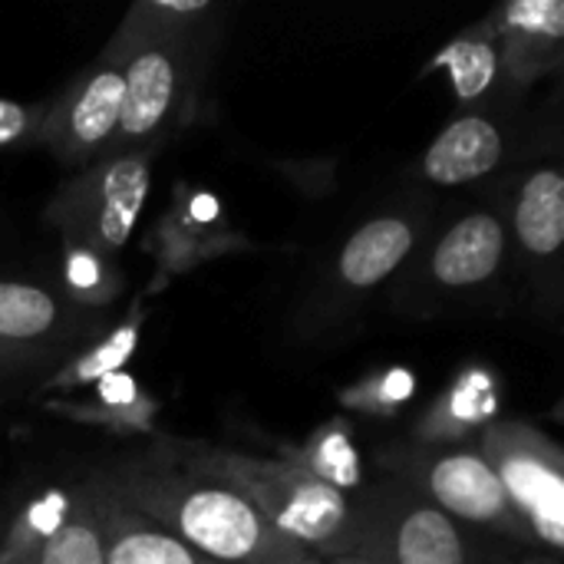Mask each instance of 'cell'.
<instances>
[{"label": "cell", "instance_id": "cell-9", "mask_svg": "<svg viewBox=\"0 0 564 564\" xmlns=\"http://www.w3.org/2000/svg\"><path fill=\"white\" fill-rule=\"evenodd\" d=\"M479 30L499 46V66H506L509 79L519 86H529L562 66V0H512L479 23Z\"/></svg>", "mask_w": 564, "mask_h": 564}, {"label": "cell", "instance_id": "cell-3", "mask_svg": "<svg viewBox=\"0 0 564 564\" xmlns=\"http://www.w3.org/2000/svg\"><path fill=\"white\" fill-rule=\"evenodd\" d=\"M165 456L175 466L208 476L238 492L278 532L314 552L321 562L354 555L357 506H350V499L321 473L288 459H258L231 449L185 443L165 449Z\"/></svg>", "mask_w": 564, "mask_h": 564}, {"label": "cell", "instance_id": "cell-1", "mask_svg": "<svg viewBox=\"0 0 564 564\" xmlns=\"http://www.w3.org/2000/svg\"><path fill=\"white\" fill-rule=\"evenodd\" d=\"M132 512L221 564H311L314 552L278 532L228 486L175 463H132L109 482Z\"/></svg>", "mask_w": 564, "mask_h": 564}, {"label": "cell", "instance_id": "cell-4", "mask_svg": "<svg viewBox=\"0 0 564 564\" xmlns=\"http://www.w3.org/2000/svg\"><path fill=\"white\" fill-rule=\"evenodd\" d=\"M152 185V149L102 159L66 182L50 202V221L96 254H116L129 241Z\"/></svg>", "mask_w": 564, "mask_h": 564}, {"label": "cell", "instance_id": "cell-11", "mask_svg": "<svg viewBox=\"0 0 564 564\" xmlns=\"http://www.w3.org/2000/svg\"><path fill=\"white\" fill-rule=\"evenodd\" d=\"M502 132L486 116H459L423 155V175L433 185H466L502 162Z\"/></svg>", "mask_w": 564, "mask_h": 564}, {"label": "cell", "instance_id": "cell-19", "mask_svg": "<svg viewBox=\"0 0 564 564\" xmlns=\"http://www.w3.org/2000/svg\"><path fill=\"white\" fill-rule=\"evenodd\" d=\"M324 564H380L373 558H364V555H340V558H327Z\"/></svg>", "mask_w": 564, "mask_h": 564}, {"label": "cell", "instance_id": "cell-8", "mask_svg": "<svg viewBox=\"0 0 564 564\" xmlns=\"http://www.w3.org/2000/svg\"><path fill=\"white\" fill-rule=\"evenodd\" d=\"M413 482L453 522H469L516 539H532L529 525L509 502L499 476L479 453L469 449L423 453L413 463Z\"/></svg>", "mask_w": 564, "mask_h": 564}, {"label": "cell", "instance_id": "cell-10", "mask_svg": "<svg viewBox=\"0 0 564 564\" xmlns=\"http://www.w3.org/2000/svg\"><path fill=\"white\" fill-rule=\"evenodd\" d=\"M96 502H99L106 564H221L188 549L185 542H178L145 516L132 512L109 492L96 496Z\"/></svg>", "mask_w": 564, "mask_h": 564}, {"label": "cell", "instance_id": "cell-15", "mask_svg": "<svg viewBox=\"0 0 564 564\" xmlns=\"http://www.w3.org/2000/svg\"><path fill=\"white\" fill-rule=\"evenodd\" d=\"M516 235L532 258L558 254L564 241V178L558 169H539L525 178L516 202Z\"/></svg>", "mask_w": 564, "mask_h": 564}, {"label": "cell", "instance_id": "cell-13", "mask_svg": "<svg viewBox=\"0 0 564 564\" xmlns=\"http://www.w3.org/2000/svg\"><path fill=\"white\" fill-rule=\"evenodd\" d=\"M0 564H106L96 496L73 506L43 535H17L0 555Z\"/></svg>", "mask_w": 564, "mask_h": 564}, {"label": "cell", "instance_id": "cell-2", "mask_svg": "<svg viewBox=\"0 0 564 564\" xmlns=\"http://www.w3.org/2000/svg\"><path fill=\"white\" fill-rule=\"evenodd\" d=\"M208 0H139L126 13L112 43L122 56V112L112 155L152 149L188 112L202 63V17Z\"/></svg>", "mask_w": 564, "mask_h": 564}, {"label": "cell", "instance_id": "cell-6", "mask_svg": "<svg viewBox=\"0 0 564 564\" xmlns=\"http://www.w3.org/2000/svg\"><path fill=\"white\" fill-rule=\"evenodd\" d=\"M122 112V56L109 43L59 96L50 99L40 142L66 169H89L112 149Z\"/></svg>", "mask_w": 564, "mask_h": 564}, {"label": "cell", "instance_id": "cell-17", "mask_svg": "<svg viewBox=\"0 0 564 564\" xmlns=\"http://www.w3.org/2000/svg\"><path fill=\"white\" fill-rule=\"evenodd\" d=\"M56 297L40 284L0 281V340H40L59 324Z\"/></svg>", "mask_w": 564, "mask_h": 564}, {"label": "cell", "instance_id": "cell-5", "mask_svg": "<svg viewBox=\"0 0 564 564\" xmlns=\"http://www.w3.org/2000/svg\"><path fill=\"white\" fill-rule=\"evenodd\" d=\"M479 456L499 476L529 535L552 552L564 549V456L542 430L522 420L492 423Z\"/></svg>", "mask_w": 564, "mask_h": 564}, {"label": "cell", "instance_id": "cell-7", "mask_svg": "<svg viewBox=\"0 0 564 564\" xmlns=\"http://www.w3.org/2000/svg\"><path fill=\"white\" fill-rule=\"evenodd\" d=\"M354 555L380 564H473L469 542L446 512L416 492H380L357 509Z\"/></svg>", "mask_w": 564, "mask_h": 564}, {"label": "cell", "instance_id": "cell-18", "mask_svg": "<svg viewBox=\"0 0 564 564\" xmlns=\"http://www.w3.org/2000/svg\"><path fill=\"white\" fill-rule=\"evenodd\" d=\"M46 106H50V99H40V102L0 99V149L40 142V129H43V119H46Z\"/></svg>", "mask_w": 564, "mask_h": 564}, {"label": "cell", "instance_id": "cell-12", "mask_svg": "<svg viewBox=\"0 0 564 564\" xmlns=\"http://www.w3.org/2000/svg\"><path fill=\"white\" fill-rule=\"evenodd\" d=\"M506 254V228L489 212L459 218L433 251V278L446 288H476L489 281Z\"/></svg>", "mask_w": 564, "mask_h": 564}, {"label": "cell", "instance_id": "cell-14", "mask_svg": "<svg viewBox=\"0 0 564 564\" xmlns=\"http://www.w3.org/2000/svg\"><path fill=\"white\" fill-rule=\"evenodd\" d=\"M413 225L406 218L387 215V218H373L364 228H357L350 235V241L340 251V278L350 288H373L383 278H390L403 258L413 248Z\"/></svg>", "mask_w": 564, "mask_h": 564}, {"label": "cell", "instance_id": "cell-16", "mask_svg": "<svg viewBox=\"0 0 564 564\" xmlns=\"http://www.w3.org/2000/svg\"><path fill=\"white\" fill-rule=\"evenodd\" d=\"M433 69H446L453 93L473 102L499 76V46L479 26H473L469 33H463L459 40L440 50V56L433 59Z\"/></svg>", "mask_w": 564, "mask_h": 564}, {"label": "cell", "instance_id": "cell-20", "mask_svg": "<svg viewBox=\"0 0 564 564\" xmlns=\"http://www.w3.org/2000/svg\"><path fill=\"white\" fill-rule=\"evenodd\" d=\"M311 564H324V562H311Z\"/></svg>", "mask_w": 564, "mask_h": 564}]
</instances>
